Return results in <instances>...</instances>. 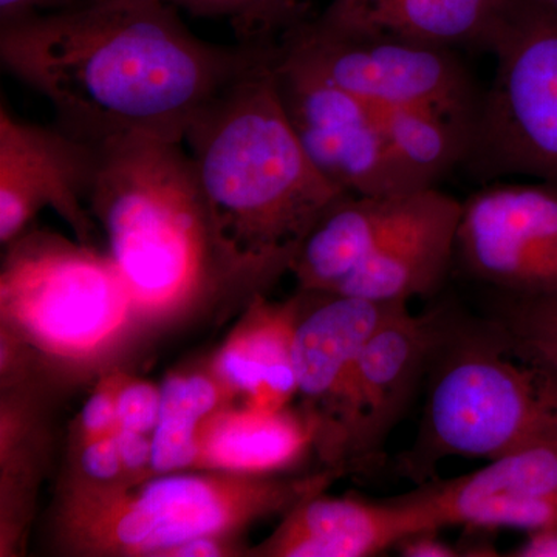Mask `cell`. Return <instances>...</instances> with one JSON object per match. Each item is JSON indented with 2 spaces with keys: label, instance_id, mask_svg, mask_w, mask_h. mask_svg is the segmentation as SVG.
Segmentation results:
<instances>
[{
  "label": "cell",
  "instance_id": "15",
  "mask_svg": "<svg viewBox=\"0 0 557 557\" xmlns=\"http://www.w3.org/2000/svg\"><path fill=\"white\" fill-rule=\"evenodd\" d=\"M460 215L461 201L438 186L413 190L398 222L333 293L380 304L434 295L456 263Z\"/></svg>",
  "mask_w": 557,
  "mask_h": 557
},
{
  "label": "cell",
  "instance_id": "7",
  "mask_svg": "<svg viewBox=\"0 0 557 557\" xmlns=\"http://www.w3.org/2000/svg\"><path fill=\"white\" fill-rule=\"evenodd\" d=\"M490 53L496 70L465 170L487 183L530 177L557 186V0H509Z\"/></svg>",
  "mask_w": 557,
  "mask_h": 557
},
{
  "label": "cell",
  "instance_id": "10",
  "mask_svg": "<svg viewBox=\"0 0 557 557\" xmlns=\"http://www.w3.org/2000/svg\"><path fill=\"white\" fill-rule=\"evenodd\" d=\"M497 293H557V186L493 182L461 201L456 263Z\"/></svg>",
  "mask_w": 557,
  "mask_h": 557
},
{
  "label": "cell",
  "instance_id": "4",
  "mask_svg": "<svg viewBox=\"0 0 557 557\" xmlns=\"http://www.w3.org/2000/svg\"><path fill=\"white\" fill-rule=\"evenodd\" d=\"M341 471L330 468L299 479L180 471L134 483L83 478L62 494L58 533L76 555L166 557L190 539L234 537L256 520L287 515Z\"/></svg>",
  "mask_w": 557,
  "mask_h": 557
},
{
  "label": "cell",
  "instance_id": "18",
  "mask_svg": "<svg viewBox=\"0 0 557 557\" xmlns=\"http://www.w3.org/2000/svg\"><path fill=\"white\" fill-rule=\"evenodd\" d=\"M298 299L274 306L256 298L240 324L215 355L212 373L245 406L282 410L298 394L293 369V333Z\"/></svg>",
  "mask_w": 557,
  "mask_h": 557
},
{
  "label": "cell",
  "instance_id": "12",
  "mask_svg": "<svg viewBox=\"0 0 557 557\" xmlns=\"http://www.w3.org/2000/svg\"><path fill=\"white\" fill-rule=\"evenodd\" d=\"M450 318L442 309L413 314L409 304H401L372 333L355 366L344 463L348 458L366 465L383 456L388 435L428 379Z\"/></svg>",
  "mask_w": 557,
  "mask_h": 557
},
{
  "label": "cell",
  "instance_id": "11",
  "mask_svg": "<svg viewBox=\"0 0 557 557\" xmlns=\"http://www.w3.org/2000/svg\"><path fill=\"white\" fill-rule=\"evenodd\" d=\"M97 170V146L64 127H46L0 109V242L25 233L44 208L72 226L90 245L95 220L89 209Z\"/></svg>",
  "mask_w": 557,
  "mask_h": 557
},
{
  "label": "cell",
  "instance_id": "14",
  "mask_svg": "<svg viewBox=\"0 0 557 557\" xmlns=\"http://www.w3.org/2000/svg\"><path fill=\"white\" fill-rule=\"evenodd\" d=\"M432 530L557 527V434L460 478L418 486Z\"/></svg>",
  "mask_w": 557,
  "mask_h": 557
},
{
  "label": "cell",
  "instance_id": "19",
  "mask_svg": "<svg viewBox=\"0 0 557 557\" xmlns=\"http://www.w3.org/2000/svg\"><path fill=\"white\" fill-rule=\"evenodd\" d=\"M412 193L346 194L330 205L300 242L289 263V273L296 277L299 292H335L398 222Z\"/></svg>",
  "mask_w": 557,
  "mask_h": 557
},
{
  "label": "cell",
  "instance_id": "13",
  "mask_svg": "<svg viewBox=\"0 0 557 557\" xmlns=\"http://www.w3.org/2000/svg\"><path fill=\"white\" fill-rule=\"evenodd\" d=\"M298 299L293 333V369L298 394L307 403V418L317 429V443L330 467L344 465V429L351 381L359 354L387 314L401 304L304 292ZM302 296V295H300Z\"/></svg>",
  "mask_w": 557,
  "mask_h": 557
},
{
  "label": "cell",
  "instance_id": "1",
  "mask_svg": "<svg viewBox=\"0 0 557 557\" xmlns=\"http://www.w3.org/2000/svg\"><path fill=\"white\" fill-rule=\"evenodd\" d=\"M178 11L164 0H87L0 27V60L79 138L185 143L200 113L281 42L215 46Z\"/></svg>",
  "mask_w": 557,
  "mask_h": 557
},
{
  "label": "cell",
  "instance_id": "16",
  "mask_svg": "<svg viewBox=\"0 0 557 557\" xmlns=\"http://www.w3.org/2000/svg\"><path fill=\"white\" fill-rule=\"evenodd\" d=\"M431 530L417 491L387 500L304 498L252 555L265 557H372L403 539Z\"/></svg>",
  "mask_w": 557,
  "mask_h": 557
},
{
  "label": "cell",
  "instance_id": "6",
  "mask_svg": "<svg viewBox=\"0 0 557 557\" xmlns=\"http://www.w3.org/2000/svg\"><path fill=\"white\" fill-rule=\"evenodd\" d=\"M2 332L60 364L83 369L116 354L141 325L109 255L30 231L7 245Z\"/></svg>",
  "mask_w": 557,
  "mask_h": 557
},
{
  "label": "cell",
  "instance_id": "2",
  "mask_svg": "<svg viewBox=\"0 0 557 557\" xmlns=\"http://www.w3.org/2000/svg\"><path fill=\"white\" fill-rule=\"evenodd\" d=\"M282 46L215 98L185 137L226 278L289 271L300 242L346 193L304 152L277 94Z\"/></svg>",
  "mask_w": 557,
  "mask_h": 557
},
{
  "label": "cell",
  "instance_id": "20",
  "mask_svg": "<svg viewBox=\"0 0 557 557\" xmlns=\"http://www.w3.org/2000/svg\"><path fill=\"white\" fill-rule=\"evenodd\" d=\"M311 443H317V429L307 417L225 406L201 426L194 469L273 474L295 463Z\"/></svg>",
  "mask_w": 557,
  "mask_h": 557
},
{
  "label": "cell",
  "instance_id": "30",
  "mask_svg": "<svg viewBox=\"0 0 557 557\" xmlns=\"http://www.w3.org/2000/svg\"><path fill=\"white\" fill-rule=\"evenodd\" d=\"M440 530L420 531L403 539L397 545L399 555L405 557H458L465 556L463 547H456L438 536Z\"/></svg>",
  "mask_w": 557,
  "mask_h": 557
},
{
  "label": "cell",
  "instance_id": "27",
  "mask_svg": "<svg viewBox=\"0 0 557 557\" xmlns=\"http://www.w3.org/2000/svg\"><path fill=\"white\" fill-rule=\"evenodd\" d=\"M79 467L91 482H116L124 475L115 434L81 440Z\"/></svg>",
  "mask_w": 557,
  "mask_h": 557
},
{
  "label": "cell",
  "instance_id": "22",
  "mask_svg": "<svg viewBox=\"0 0 557 557\" xmlns=\"http://www.w3.org/2000/svg\"><path fill=\"white\" fill-rule=\"evenodd\" d=\"M233 398V392L212 372L178 373L164 381L159 423L150 435L149 478L196 468L201 426Z\"/></svg>",
  "mask_w": 557,
  "mask_h": 557
},
{
  "label": "cell",
  "instance_id": "9",
  "mask_svg": "<svg viewBox=\"0 0 557 557\" xmlns=\"http://www.w3.org/2000/svg\"><path fill=\"white\" fill-rule=\"evenodd\" d=\"M274 76L304 152L335 188L350 196L424 189L395 156L379 106L288 60L282 50Z\"/></svg>",
  "mask_w": 557,
  "mask_h": 557
},
{
  "label": "cell",
  "instance_id": "31",
  "mask_svg": "<svg viewBox=\"0 0 557 557\" xmlns=\"http://www.w3.org/2000/svg\"><path fill=\"white\" fill-rule=\"evenodd\" d=\"M234 537L205 536L183 542L168 553L166 557H220L237 555Z\"/></svg>",
  "mask_w": 557,
  "mask_h": 557
},
{
  "label": "cell",
  "instance_id": "3",
  "mask_svg": "<svg viewBox=\"0 0 557 557\" xmlns=\"http://www.w3.org/2000/svg\"><path fill=\"white\" fill-rule=\"evenodd\" d=\"M97 146L91 218L141 324L177 318L226 278L185 143L121 135Z\"/></svg>",
  "mask_w": 557,
  "mask_h": 557
},
{
  "label": "cell",
  "instance_id": "8",
  "mask_svg": "<svg viewBox=\"0 0 557 557\" xmlns=\"http://www.w3.org/2000/svg\"><path fill=\"white\" fill-rule=\"evenodd\" d=\"M285 57L375 106H428L472 123L478 81L460 51L325 27L317 14L288 33Z\"/></svg>",
  "mask_w": 557,
  "mask_h": 557
},
{
  "label": "cell",
  "instance_id": "32",
  "mask_svg": "<svg viewBox=\"0 0 557 557\" xmlns=\"http://www.w3.org/2000/svg\"><path fill=\"white\" fill-rule=\"evenodd\" d=\"M527 539L507 553L509 557H557V527L527 531Z\"/></svg>",
  "mask_w": 557,
  "mask_h": 557
},
{
  "label": "cell",
  "instance_id": "23",
  "mask_svg": "<svg viewBox=\"0 0 557 557\" xmlns=\"http://www.w3.org/2000/svg\"><path fill=\"white\" fill-rule=\"evenodd\" d=\"M493 293L486 321L515 354L557 375V293L541 296Z\"/></svg>",
  "mask_w": 557,
  "mask_h": 557
},
{
  "label": "cell",
  "instance_id": "25",
  "mask_svg": "<svg viewBox=\"0 0 557 557\" xmlns=\"http://www.w3.org/2000/svg\"><path fill=\"white\" fill-rule=\"evenodd\" d=\"M160 409L161 387L153 386L148 381L124 376L116 401V420L120 428L152 435L159 423Z\"/></svg>",
  "mask_w": 557,
  "mask_h": 557
},
{
  "label": "cell",
  "instance_id": "17",
  "mask_svg": "<svg viewBox=\"0 0 557 557\" xmlns=\"http://www.w3.org/2000/svg\"><path fill=\"white\" fill-rule=\"evenodd\" d=\"M509 0H333L317 20L333 30L449 50L490 51Z\"/></svg>",
  "mask_w": 557,
  "mask_h": 557
},
{
  "label": "cell",
  "instance_id": "24",
  "mask_svg": "<svg viewBox=\"0 0 557 557\" xmlns=\"http://www.w3.org/2000/svg\"><path fill=\"white\" fill-rule=\"evenodd\" d=\"M194 16L225 20L240 42L276 44L295 30L311 13L302 0H164Z\"/></svg>",
  "mask_w": 557,
  "mask_h": 557
},
{
  "label": "cell",
  "instance_id": "5",
  "mask_svg": "<svg viewBox=\"0 0 557 557\" xmlns=\"http://www.w3.org/2000/svg\"><path fill=\"white\" fill-rule=\"evenodd\" d=\"M416 442L398 469L418 485L449 457L496 460L557 434V375L486 321L453 314L428 373Z\"/></svg>",
  "mask_w": 557,
  "mask_h": 557
},
{
  "label": "cell",
  "instance_id": "29",
  "mask_svg": "<svg viewBox=\"0 0 557 557\" xmlns=\"http://www.w3.org/2000/svg\"><path fill=\"white\" fill-rule=\"evenodd\" d=\"M87 0H0V27L75 9Z\"/></svg>",
  "mask_w": 557,
  "mask_h": 557
},
{
  "label": "cell",
  "instance_id": "26",
  "mask_svg": "<svg viewBox=\"0 0 557 557\" xmlns=\"http://www.w3.org/2000/svg\"><path fill=\"white\" fill-rule=\"evenodd\" d=\"M124 376L121 372H110L98 381L81 410V440L102 437L115 432L119 426L116 401Z\"/></svg>",
  "mask_w": 557,
  "mask_h": 557
},
{
  "label": "cell",
  "instance_id": "21",
  "mask_svg": "<svg viewBox=\"0 0 557 557\" xmlns=\"http://www.w3.org/2000/svg\"><path fill=\"white\" fill-rule=\"evenodd\" d=\"M401 166L423 188H434L467 163L472 123L428 106H379Z\"/></svg>",
  "mask_w": 557,
  "mask_h": 557
},
{
  "label": "cell",
  "instance_id": "28",
  "mask_svg": "<svg viewBox=\"0 0 557 557\" xmlns=\"http://www.w3.org/2000/svg\"><path fill=\"white\" fill-rule=\"evenodd\" d=\"M116 445H119L121 463H123L124 475L141 478L148 475L150 461H152V437L141 432L131 431L126 428H116Z\"/></svg>",
  "mask_w": 557,
  "mask_h": 557
}]
</instances>
